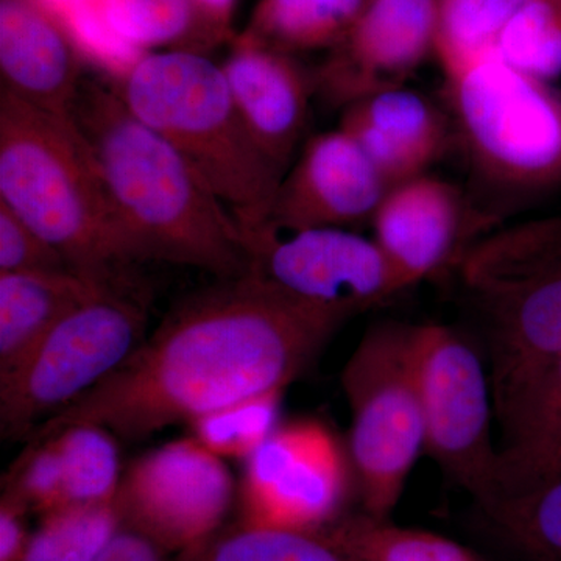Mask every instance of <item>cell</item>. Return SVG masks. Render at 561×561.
Here are the masks:
<instances>
[{"label": "cell", "mask_w": 561, "mask_h": 561, "mask_svg": "<svg viewBox=\"0 0 561 561\" xmlns=\"http://www.w3.org/2000/svg\"><path fill=\"white\" fill-rule=\"evenodd\" d=\"M111 31L130 46L150 51H201L228 39L194 0H94Z\"/></svg>", "instance_id": "21"}, {"label": "cell", "mask_w": 561, "mask_h": 561, "mask_svg": "<svg viewBox=\"0 0 561 561\" xmlns=\"http://www.w3.org/2000/svg\"><path fill=\"white\" fill-rule=\"evenodd\" d=\"M165 556L149 538L121 527L95 561H168Z\"/></svg>", "instance_id": "35"}, {"label": "cell", "mask_w": 561, "mask_h": 561, "mask_svg": "<svg viewBox=\"0 0 561 561\" xmlns=\"http://www.w3.org/2000/svg\"><path fill=\"white\" fill-rule=\"evenodd\" d=\"M494 49L512 68L548 81L561 70L559 0H531L501 25Z\"/></svg>", "instance_id": "28"}, {"label": "cell", "mask_w": 561, "mask_h": 561, "mask_svg": "<svg viewBox=\"0 0 561 561\" xmlns=\"http://www.w3.org/2000/svg\"><path fill=\"white\" fill-rule=\"evenodd\" d=\"M173 561H357L327 531L249 526L214 531Z\"/></svg>", "instance_id": "23"}, {"label": "cell", "mask_w": 561, "mask_h": 561, "mask_svg": "<svg viewBox=\"0 0 561 561\" xmlns=\"http://www.w3.org/2000/svg\"><path fill=\"white\" fill-rule=\"evenodd\" d=\"M238 486L224 459L194 437L165 443L133 461L114 507L121 526L180 553L220 529Z\"/></svg>", "instance_id": "12"}, {"label": "cell", "mask_w": 561, "mask_h": 561, "mask_svg": "<svg viewBox=\"0 0 561 561\" xmlns=\"http://www.w3.org/2000/svg\"><path fill=\"white\" fill-rule=\"evenodd\" d=\"M367 5L368 0H260L243 33L294 57L332 50L346 39Z\"/></svg>", "instance_id": "20"}, {"label": "cell", "mask_w": 561, "mask_h": 561, "mask_svg": "<svg viewBox=\"0 0 561 561\" xmlns=\"http://www.w3.org/2000/svg\"><path fill=\"white\" fill-rule=\"evenodd\" d=\"M249 272L345 323L409 289L375 239L264 220L242 228Z\"/></svg>", "instance_id": "10"}, {"label": "cell", "mask_w": 561, "mask_h": 561, "mask_svg": "<svg viewBox=\"0 0 561 561\" xmlns=\"http://www.w3.org/2000/svg\"><path fill=\"white\" fill-rule=\"evenodd\" d=\"M238 486L241 523L324 531L342 518L354 481L348 454L313 421L279 424L251 454Z\"/></svg>", "instance_id": "11"}, {"label": "cell", "mask_w": 561, "mask_h": 561, "mask_svg": "<svg viewBox=\"0 0 561 561\" xmlns=\"http://www.w3.org/2000/svg\"><path fill=\"white\" fill-rule=\"evenodd\" d=\"M121 527L114 502L47 513L32 534L24 561H95Z\"/></svg>", "instance_id": "27"}, {"label": "cell", "mask_w": 561, "mask_h": 561, "mask_svg": "<svg viewBox=\"0 0 561 561\" xmlns=\"http://www.w3.org/2000/svg\"><path fill=\"white\" fill-rule=\"evenodd\" d=\"M497 416L504 427L502 496L508 476L561 443V353L524 383Z\"/></svg>", "instance_id": "22"}, {"label": "cell", "mask_w": 561, "mask_h": 561, "mask_svg": "<svg viewBox=\"0 0 561 561\" xmlns=\"http://www.w3.org/2000/svg\"><path fill=\"white\" fill-rule=\"evenodd\" d=\"M416 378L424 451L485 511L501 497V451L491 437V382L481 356L454 328L416 324Z\"/></svg>", "instance_id": "9"}, {"label": "cell", "mask_w": 561, "mask_h": 561, "mask_svg": "<svg viewBox=\"0 0 561 561\" xmlns=\"http://www.w3.org/2000/svg\"><path fill=\"white\" fill-rule=\"evenodd\" d=\"M0 203L55 247L73 272L125 284L140 262L87 140L70 117L0 91Z\"/></svg>", "instance_id": "3"}, {"label": "cell", "mask_w": 561, "mask_h": 561, "mask_svg": "<svg viewBox=\"0 0 561 561\" xmlns=\"http://www.w3.org/2000/svg\"><path fill=\"white\" fill-rule=\"evenodd\" d=\"M454 271L485 331L497 413L561 353V214L481 236Z\"/></svg>", "instance_id": "5"}, {"label": "cell", "mask_w": 561, "mask_h": 561, "mask_svg": "<svg viewBox=\"0 0 561 561\" xmlns=\"http://www.w3.org/2000/svg\"><path fill=\"white\" fill-rule=\"evenodd\" d=\"M559 476H561V443L538 459L527 463L522 470L508 476L507 481L504 482V489H502L501 500L512 496V494L522 493L531 486L540 485L542 482L551 481Z\"/></svg>", "instance_id": "34"}, {"label": "cell", "mask_w": 561, "mask_h": 561, "mask_svg": "<svg viewBox=\"0 0 561 561\" xmlns=\"http://www.w3.org/2000/svg\"><path fill=\"white\" fill-rule=\"evenodd\" d=\"M49 437L57 438L60 449L66 507L114 502L124 476L116 435L99 424L83 423Z\"/></svg>", "instance_id": "25"}, {"label": "cell", "mask_w": 561, "mask_h": 561, "mask_svg": "<svg viewBox=\"0 0 561 561\" xmlns=\"http://www.w3.org/2000/svg\"><path fill=\"white\" fill-rule=\"evenodd\" d=\"M559 2H560V5H561V0H559Z\"/></svg>", "instance_id": "39"}, {"label": "cell", "mask_w": 561, "mask_h": 561, "mask_svg": "<svg viewBox=\"0 0 561 561\" xmlns=\"http://www.w3.org/2000/svg\"><path fill=\"white\" fill-rule=\"evenodd\" d=\"M529 2H531V0H491L489 25L493 39L496 38V33L500 31L501 25L504 24L516 10L522 9V7Z\"/></svg>", "instance_id": "37"}, {"label": "cell", "mask_w": 561, "mask_h": 561, "mask_svg": "<svg viewBox=\"0 0 561 561\" xmlns=\"http://www.w3.org/2000/svg\"><path fill=\"white\" fill-rule=\"evenodd\" d=\"M106 284L76 272L0 275V379L7 378L41 339Z\"/></svg>", "instance_id": "19"}, {"label": "cell", "mask_w": 561, "mask_h": 561, "mask_svg": "<svg viewBox=\"0 0 561 561\" xmlns=\"http://www.w3.org/2000/svg\"><path fill=\"white\" fill-rule=\"evenodd\" d=\"M110 84L197 169L239 227L268 219L284 175L251 138L220 65L201 51H150Z\"/></svg>", "instance_id": "4"}, {"label": "cell", "mask_w": 561, "mask_h": 561, "mask_svg": "<svg viewBox=\"0 0 561 561\" xmlns=\"http://www.w3.org/2000/svg\"><path fill=\"white\" fill-rule=\"evenodd\" d=\"M437 13L435 54L451 73L493 49L490 33L491 0H434Z\"/></svg>", "instance_id": "31"}, {"label": "cell", "mask_w": 561, "mask_h": 561, "mask_svg": "<svg viewBox=\"0 0 561 561\" xmlns=\"http://www.w3.org/2000/svg\"><path fill=\"white\" fill-rule=\"evenodd\" d=\"M339 128L367 151L390 187L427 173L448 142L440 110L404 87L345 106Z\"/></svg>", "instance_id": "18"}, {"label": "cell", "mask_w": 561, "mask_h": 561, "mask_svg": "<svg viewBox=\"0 0 561 561\" xmlns=\"http://www.w3.org/2000/svg\"><path fill=\"white\" fill-rule=\"evenodd\" d=\"M434 0H368L341 46L313 70L316 94L345 106L378 92L404 87L435 51Z\"/></svg>", "instance_id": "13"}, {"label": "cell", "mask_w": 561, "mask_h": 561, "mask_svg": "<svg viewBox=\"0 0 561 561\" xmlns=\"http://www.w3.org/2000/svg\"><path fill=\"white\" fill-rule=\"evenodd\" d=\"M57 272L73 271L60 251L0 203V275Z\"/></svg>", "instance_id": "32"}, {"label": "cell", "mask_w": 561, "mask_h": 561, "mask_svg": "<svg viewBox=\"0 0 561 561\" xmlns=\"http://www.w3.org/2000/svg\"><path fill=\"white\" fill-rule=\"evenodd\" d=\"M351 409L348 457L364 513L389 519L424 451L416 324H373L342 371Z\"/></svg>", "instance_id": "7"}, {"label": "cell", "mask_w": 561, "mask_h": 561, "mask_svg": "<svg viewBox=\"0 0 561 561\" xmlns=\"http://www.w3.org/2000/svg\"><path fill=\"white\" fill-rule=\"evenodd\" d=\"M87 140L122 230L139 261L249 273L241 227L168 139L139 121L110 83L81 80L69 111Z\"/></svg>", "instance_id": "2"}, {"label": "cell", "mask_w": 561, "mask_h": 561, "mask_svg": "<svg viewBox=\"0 0 561 561\" xmlns=\"http://www.w3.org/2000/svg\"><path fill=\"white\" fill-rule=\"evenodd\" d=\"M390 186L342 128L306 139L280 180L267 220L356 230L370 224Z\"/></svg>", "instance_id": "15"}, {"label": "cell", "mask_w": 561, "mask_h": 561, "mask_svg": "<svg viewBox=\"0 0 561 561\" xmlns=\"http://www.w3.org/2000/svg\"><path fill=\"white\" fill-rule=\"evenodd\" d=\"M371 227L379 249L412 287L456 268L493 224L451 183L424 173L390 187Z\"/></svg>", "instance_id": "14"}, {"label": "cell", "mask_w": 561, "mask_h": 561, "mask_svg": "<svg viewBox=\"0 0 561 561\" xmlns=\"http://www.w3.org/2000/svg\"><path fill=\"white\" fill-rule=\"evenodd\" d=\"M230 44L220 66L232 99L251 138L284 175L305 144L316 94L313 72L294 55L272 49L247 33L232 36Z\"/></svg>", "instance_id": "16"}, {"label": "cell", "mask_w": 561, "mask_h": 561, "mask_svg": "<svg viewBox=\"0 0 561 561\" xmlns=\"http://www.w3.org/2000/svg\"><path fill=\"white\" fill-rule=\"evenodd\" d=\"M516 551L531 561H561V476L483 511Z\"/></svg>", "instance_id": "26"}, {"label": "cell", "mask_w": 561, "mask_h": 561, "mask_svg": "<svg viewBox=\"0 0 561 561\" xmlns=\"http://www.w3.org/2000/svg\"><path fill=\"white\" fill-rule=\"evenodd\" d=\"M36 2H39L44 9L54 14L61 24L70 14L91 5V3H94V0H36Z\"/></svg>", "instance_id": "38"}, {"label": "cell", "mask_w": 561, "mask_h": 561, "mask_svg": "<svg viewBox=\"0 0 561 561\" xmlns=\"http://www.w3.org/2000/svg\"><path fill=\"white\" fill-rule=\"evenodd\" d=\"M280 394L267 391L198 416L192 437L220 459L247 460L278 430Z\"/></svg>", "instance_id": "29"}, {"label": "cell", "mask_w": 561, "mask_h": 561, "mask_svg": "<svg viewBox=\"0 0 561 561\" xmlns=\"http://www.w3.org/2000/svg\"><path fill=\"white\" fill-rule=\"evenodd\" d=\"M146 311L127 286H106L73 309L0 379L3 438L33 431L88 393L138 348Z\"/></svg>", "instance_id": "8"}, {"label": "cell", "mask_w": 561, "mask_h": 561, "mask_svg": "<svg viewBox=\"0 0 561 561\" xmlns=\"http://www.w3.org/2000/svg\"><path fill=\"white\" fill-rule=\"evenodd\" d=\"M41 516L66 507L65 476L55 437L28 438L2 479V497Z\"/></svg>", "instance_id": "30"}, {"label": "cell", "mask_w": 561, "mask_h": 561, "mask_svg": "<svg viewBox=\"0 0 561 561\" xmlns=\"http://www.w3.org/2000/svg\"><path fill=\"white\" fill-rule=\"evenodd\" d=\"M195 5L221 33L232 38L231 24L238 0H194Z\"/></svg>", "instance_id": "36"}, {"label": "cell", "mask_w": 561, "mask_h": 561, "mask_svg": "<svg viewBox=\"0 0 561 561\" xmlns=\"http://www.w3.org/2000/svg\"><path fill=\"white\" fill-rule=\"evenodd\" d=\"M25 515L13 502L0 500V561H24L32 537Z\"/></svg>", "instance_id": "33"}, {"label": "cell", "mask_w": 561, "mask_h": 561, "mask_svg": "<svg viewBox=\"0 0 561 561\" xmlns=\"http://www.w3.org/2000/svg\"><path fill=\"white\" fill-rule=\"evenodd\" d=\"M69 33L36 0H0V91L36 108L69 116L84 79Z\"/></svg>", "instance_id": "17"}, {"label": "cell", "mask_w": 561, "mask_h": 561, "mask_svg": "<svg viewBox=\"0 0 561 561\" xmlns=\"http://www.w3.org/2000/svg\"><path fill=\"white\" fill-rule=\"evenodd\" d=\"M472 175L490 197L486 216L561 186V91L507 65L496 49L446 73Z\"/></svg>", "instance_id": "6"}, {"label": "cell", "mask_w": 561, "mask_h": 561, "mask_svg": "<svg viewBox=\"0 0 561 561\" xmlns=\"http://www.w3.org/2000/svg\"><path fill=\"white\" fill-rule=\"evenodd\" d=\"M342 324L254 273L224 279L184 302L124 364L28 438L88 423L140 440L231 402L284 390Z\"/></svg>", "instance_id": "1"}, {"label": "cell", "mask_w": 561, "mask_h": 561, "mask_svg": "<svg viewBox=\"0 0 561 561\" xmlns=\"http://www.w3.org/2000/svg\"><path fill=\"white\" fill-rule=\"evenodd\" d=\"M324 531L357 561H486L434 531L394 526L364 512L342 516Z\"/></svg>", "instance_id": "24"}]
</instances>
